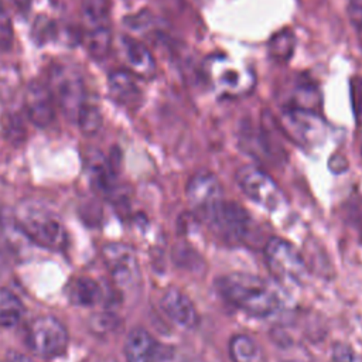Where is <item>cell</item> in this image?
I'll use <instances>...</instances> for the list:
<instances>
[{"mask_svg": "<svg viewBox=\"0 0 362 362\" xmlns=\"http://www.w3.org/2000/svg\"><path fill=\"white\" fill-rule=\"evenodd\" d=\"M216 290L229 304L253 317L272 315L280 307L276 288L256 274H225L216 280Z\"/></svg>", "mask_w": 362, "mask_h": 362, "instance_id": "6da1fadb", "label": "cell"}, {"mask_svg": "<svg viewBox=\"0 0 362 362\" xmlns=\"http://www.w3.org/2000/svg\"><path fill=\"white\" fill-rule=\"evenodd\" d=\"M17 225L23 233L34 243L48 247L61 249L66 243V232L61 219L38 202H24L16 214Z\"/></svg>", "mask_w": 362, "mask_h": 362, "instance_id": "7a4b0ae2", "label": "cell"}, {"mask_svg": "<svg viewBox=\"0 0 362 362\" xmlns=\"http://www.w3.org/2000/svg\"><path fill=\"white\" fill-rule=\"evenodd\" d=\"M204 69L209 83L223 96H243L252 92L256 83V76L247 65L223 54L206 58Z\"/></svg>", "mask_w": 362, "mask_h": 362, "instance_id": "3957f363", "label": "cell"}, {"mask_svg": "<svg viewBox=\"0 0 362 362\" xmlns=\"http://www.w3.org/2000/svg\"><path fill=\"white\" fill-rule=\"evenodd\" d=\"M264 260L270 273L286 284H300L307 276L305 262L298 249L283 238H270L264 246Z\"/></svg>", "mask_w": 362, "mask_h": 362, "instance_id": "277c9868", "label": "cell"}, {"mask_svg": "<svg viewBox=\"0 0 362 362\" xmlns=\"http://www.w3.org/2000/svg\"><path fill=\"white\" fill-rule=\"evenodd\" d=\"M235 180L240 191L253 202L269 211H276L284 202V197L277 184L257 165H242Z\"/></svg>", "mask_w": 362, "mask_h": 362, "instance_id": "5b68a950", "label": "cell"}, {"mask_svg": "<svg viewBox=\"0 0 362 362\" xmlns=\"http://www.w3.org/2000/svg\"><path fill=\"white\" fill-rule=\"evenodd\" d=\"M280 124L288 137L303 146H318L327 134V126L322 117L308 109L284 106Z\"/></svg>", "mask_w": 362, "mask_h": 362, "instance_id": "8992f818", "label": "cell"}, {"mask_svg": "<svg viewBox=\"0 0 362 362\" xmlns=\"http://www.w3.org/2000/svg\"><path fill=\"white\" fill-rule=\"evenodd\" d=\"M27 345L41 356L62 355L68 346L66 328L51 315L38 317L27 327Z\"/></svg>", "mask_w": 362, "mask_h": 362, "instance_id": "52a82bcc", "label": "cell"}, {"mask_svg": "<svg viewBox=\"0 0 362 362\" xmlns=\"http://www.w3.org/2000/svg\"><path fill=\"white\" fill-rule=\"evenodd\" d=\"M201 218L216 235L228 240L242 239L250 223V216L243 206L223 198L211 206Z\"/></svg>", "mask_w": 362, "mask_h": 362, "instance_id": "ba28073f", "label": "cell"}, {"mask_svg": "<svg viewBox=\"0 0 362 362\" xmlns=\"http://www.w3.org/2000/svg\"><path fill=\"white\" fill-rule=\"evenodd\" d=\"M102 257L113 280L123 288H130L139 281V264L134 250L124 243H107L102 249Z\"/></svg>", "mask_w": 362, "mask_h": 362, "instance_id": "9c48e42d", "label": "cell"}, {"mask_svg": "<svg viewBox=\"0 0 362 362\" xmlns=\"http://www.w3.org/2000/svg\"><path fill=\"white\" fill-rule=\"evenodd\" d=\"M185 194L192 209L202 216L222 197V185L215 174L202 170L195 173L185 187Z\"/></svg>", "mask_w": 362, "mask_h": 362, "instance_id": "30bf717a", "label": "cell"}, {"mask_svg": "<svg viewBox=\"0 0 362 362\" xmlns=\"http://www.w3.org/2000/svg\"><path fill=\"white\" fill-rule=\"evenodd\" d=\"M57 102L69 119H76L79 110L86 103L82 79L68 69L58 71L54 76Z\"/></svg>", "mask_w": 362, "mask_h": 362, "instance_id": "8fae6325", "label": "cell"}, {"mask_svg": "<svg viewBox=\"0 0 362 362\" xmlns=\"http://www.w3.org/2000/svg\"><path fill=\"white\" fill-rule=\"evenodd\" d=\"M160 304L167 317L177 325L185 329H192L198 324V313L194 303L180 288H167L161 297Z\"/></svg>", "mask_w": 362, "mask_h": 362, "instance_id": "7c38bea8", "label": "cell"}, {"mask_svg": "<svg viewBox=\"0 0 362 362\" xmlns=\"http://www.w3.org/2000/svg\"><path fill=\"white\" fill-rule=\"evenodd\" d=\"M120 48L127 65V71L140 78H153L156 74V61L150 49L139 40L122 37Z\"/></svg>", "mask_w": 362, "mask_h": 362, "instance_id": "4fadbf2b", "label": "cell"}, {"mask_svg": "<svg viewBox=\"0 0 362 362\" xmlns=\"http://www.w3.org/2000/svg\"><path fill=\"white\" fill-rule=\"evenodd\" d=\"M24 102L27 115L34 124L45 127L54 120V99L51 92L45 86L40 83H31L25 90Z\"/></svg>", "mask_w": 362, "mask_h": 362, "instance_id": "5bb4252c", "label": "cell"}, {"mask_svg": "<svg viewBox=\"0 0 362 362\" xmlns=\"http://www.w3.org/2000/svg\"><path fill=\"white\" fill-rule=\"evenodd\" d=\"M109 92L112 98L127 107H134L141 99L137 76L127 69H116L109 75Z\"/></svg>", "mask_w": 362, "mask_h": 362, "instance_id": "9a60e30c", "label": "cell"}, {"mask_svg": "<svg viewBox=\"0 0 362 362\" xmlns=\"http://www.w3.org/2000/svg\"><path fill=\"white\" fill-rule=\"evenodd\" d=\"M126 362H156L157 344L143 328H134L124 344Z\"/></svg>", "mask_w": 362, "mask_h": 362, "instance_id": "2e32d148", "label": "cell"}, {"mask_svg": "<svg viewBox=\"0 0 362 362\" xmlns=\"http://www.w3.org/2000/svg\"><path fill=\"white\" fill-rule=\"evenodd\" d=\"M229 355L233 362H266L263 348L246 334H236L229 342Z\"/></svg>", "mask_w": 362, "mask_h": 362, "instance_id": "e0dca14e", "label": "cell"}, {"mask_svg": "<svg viewBox=\"0 0 362 362\" xmlns=\"http://www.w3.org/2000/svg\"><path fill=\"white\" fill-rule=\"evenodd\" d=\"M83 44L89 55L95 59H103L112 47V30L110 25H100L86 28L83 35Z\"/></svg>", "mask_w": 362, "mask_h": 362, "instance_id": "ac0fdd59", "label": "cell"}, {"mask_svg": "<svg viewBox=\"0 0 362 362\" xmlns=\"http://www.w3.org/2000/svg\"><path fill=\"white\" fill-rule=\"evenodd\" d=\"M24 313L20 298L7 288L0 287V328H11L18 324Z\"/></svg>", "mask_w": 362, "mask_h": 362, "instance_id": "d6986e66", "label": "cell"}, {"mask_svg": "<svg viewBox=\"0 0 362 362\" xmlns=\"http://www.w3.org/2000/svg\"><path fill=\"white\" fill-rule=\"evenodd\" d=\"M296 49V35L291 30L284 28L276 33L267 42L269 55L279 62L288 61Z\"/></svg>", "mask_w": 362, "mask_h": 362, "instance_id": "ffe728a7", "label": "cell"}, {"mask_svg": "<svg viewBox=\"0 0 362 362\" xmlns=\"http://www.w3.org/2000/svg\"><path fill=\"white\" fill-rule=\"evenodd\" d=\"M100 287L89 277H79L71 287V300L82 307L95 305L100 300Z\"/></svg>", "mask_w": 362, "mask_h": 362, "instance_id": "44dd1931", "label": "cell"}, {"mask_svg": "<svg viewBox=\"0 0 362 362\" xmlns=\"http://www.w3.org/2000/svg\"><path fill=\"white\" fill-rule=\"evenodd\" d=\"M86 28L110 25L107 0H82Z\"/></svg>", "mask_w": 362, "mask_h": 362, "instance_id": "7402d4cb", "label": "cell"}, {"mask_svg": "<svg viewBox=\"0 0 362 362\" xmlns=\"http://www.w3.org/2000/svg\"><path fill=\"white\" fill-rule=\"evenodd\" d=\"M79 129L86 136H93L102 127V115L96 106L85 103L76 116Z\"/></svg>", "mask_w": 362, "mask_h": 362, "instance_id": "603a6c76", "label": "cell"}, {"mask_svg": "<svg viewBox=\"0 0 362 362\" xmlns=\"http://www.w3.org/2000/svg\"><path fill=\"white\" fill-rule=\"evenodd\" d=\"M349 95L355 122L362 124V76H354L349 81Z\"/></svg>", "mask_w": 362, "mask_h": 362, "instance_id": "cb8c5ba5", "label": "cell"}, {"mask_svg": "<svg viewBox=\"0 0 362 362\" xmlns=\"http://www.w3.org/2000/svg\"><path fill=\"white\" fill-rule=\"evenodd\" d=\"M13 45V23L8 13L0 6V49L7 51Z\"/></svg>", "mask_w": 362, "mask_h": 362, "instance_id": "d4e9b609", "label": "cell"}, {"mask_svg": "<svg viewBox=\"0 0 362 362\" xmlns=\"http://www.w3.org/2000/svg\"><path fill=\"white\" fill-rule=\"evenodd\" d=\"M346 14L362 41V0H346Z\"/></svg>", "mask_w": 362, "mask_h": 362, "instance_id": "484cf974", "label": "cell"}, {"mask_svg": "<svg viewBox=\"0 0 362 362\" xmlns=\"http://www.w3.org/2000/svg\"><path fill=\"white\" fill-rule=\"evenodd\" d=\"M354 352L346 344H337L332 351V362H352Z\"/></svg>", "mask_w": 362, "mask_h": 362, "instance_id": "4316f807", "label": "cell"}, {"mask_svg": "<svg viewBox=\"0 0 362 362\" xmlns=\"http://www.w3.org/2000/svg\"><path fill=\"white\" fill-rule=\"evenodd\" d=\"M328 167H329V170L334 171L335 174H339V173H342V171L346 170L348 163H346V158H345L344 156H341V154H334V156L329 158V161H328Z\"/></svg>", "mask_w": 362, "mask_h": 362, "instance_id": "83f0119b", "label": "cell"}, {"mask_svg": "<svg viewBox=\"0 0 362 362\" xmlns=\"http://www.w3.org/2000/svg\"><path fill=\"white\" fill-rule=\"evenodd\" d=\"M7 362H35V361L25 354H21L17 351H10L7 354Z\"/></svg>", "mask_w": 362, "mask_h": 362, "instance_id": "f1b7e54d", "label": "cell"}, {"mask_svg": "<svg viewBox=\"0 0 362 362\" xmlns=\"http://www.w3.org/2000/svg\"><path fill=\"white\" fill-rule=\"evenodd\" d=\"M13 3L18 7V8H27L30 4V0H13Z\"/></svg>", "mask_w": 362, "mask_h": 362, "instance_id": "f546056e", "label": "cell"}, {"mask_svg": "<svg viewBox=\"0 0 362 362\" xmlns=\"http://www.w3.org/2000/svg\"><path fill=\"white\" fill-rule=\"evenodd\" d=\"M359 150H361V156H362V133H361V137H359Z\"/></svg>", "mask_w": 362, "mask_h": 362, "instance_id": "4dcf8cb0", "label": "cell"}, {"mask_svg": "<svg viewBox=\"0 0 362 362\" xmlns=\"http://www.w3.org/2000/svg\"><path fill=\"white\" fill-rule=\"evenodd\" d=\"M361 238H362V232H361Z\"/></svg>", "mask_w": 362, "mask_h": 362, "instance_id": "1f68e13d", "label": "cell"}]
</instances>
